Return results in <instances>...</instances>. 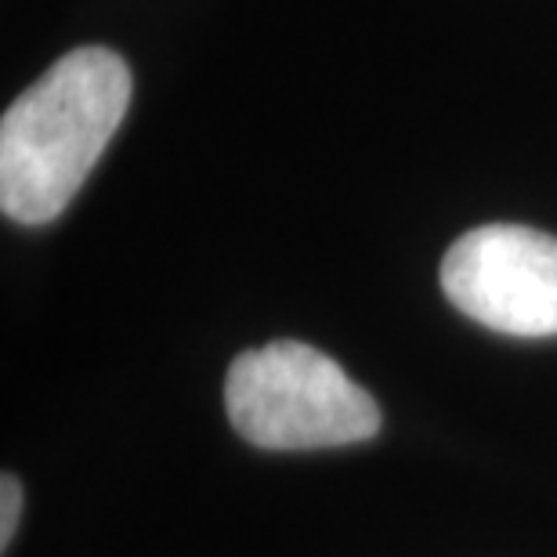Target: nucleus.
I'll return each instance as SVG.
<instances>
[{
  "label": "nucleus",
  "mask_w": 557,
  "mask_h": 557,
  "mask_svg": "<svg viewBox=\"0 0 557 557\" xmlns=\"http://www.w3.org/2000/svg\"><path fill=\"white\" fill-rule=\"evenodd\" d=\"M18 515H22V485L15 482V474H4L0 478V543H4V550L11 536H15Z\"/></svg>",
  "instance_id": "20e7f679"
},
{
  "label": "nucleus",
  "mask_w": 557,
  "mask_h": 557,
  "mask_svg": "<svg viewBox=\"0 0 557 557\" xmlns=\"http://www.w3.org/2000/svg\"><path fill=\"white\" fill-rule=\"evenodd\" d=\"M225 409L261 449H333L381 431V409L330 355L300 341H272L228 366Z\"/></svg>",
  "instance_id": "f03ea898"
},
{
  "label": "nucleus",
  "mask_w": 557,
  "mask_h": 557,
  "mask_svg": "<svg viewBox=\"0 0 557 557\" xmlns=\"http://www.w3.org/2000/svg\"><path fill=\"white\" fill-rule=\"evenodd\" d=\"M131 106V70L109 48L62 54L0 120V207L48 225L73 203Z\"/></svg>",
  "instance_id": "f257e3e1"
},
{
  "label": "nucleus",
  "mask_w": 557,
  "mask_h": 557,
  "mask_svg": "<svg viewBox=\"0 0 557 557\" xmlns=\"http://www.w3.org/2000/svg\"><path fill=\"white\" fill-rule=\"evenodd\" d=\"M442 289L496 333L557 337V236L525 225L463 232L442 261Z\"/></svg>",
  "instance_id": "7ed1b4c3"
}]
</instances>
